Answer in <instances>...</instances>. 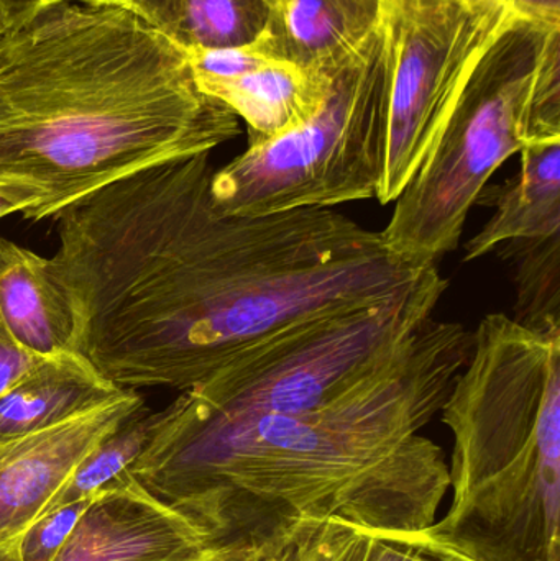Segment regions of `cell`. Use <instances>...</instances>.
I'll use <instances>...</instances> for the list:
<instances>
[{
    "label": "cell",
    "mask_w": 560,
    "mask_h": 561,
    "mask_svg": "<svg viewBox=\"0 0 560 561\" xmlns=\"http://www.w3.org/2000/svg\"><path fill=\"white\" fill-rule=\"evenodd\" d=\"M516 16L495 2L388 0L391 82L381 206L395 203L426 163L473 69Z\"/></svg>",
    "instance_id": "ba28073f"
},
{
    "label": "cell",
    "mask_w": 560,
    "mask_h": 561,
    "mask_svg": "<svg viewBox=\"0 0 560 561\" xmlns=\"http://www.w3.org/2000/svg\"><path fill=\"white\" fill-rule=\"evenodd\" d=\"M391 42L387 19L332 75L328 98L302 127L247 147L214 171L217 209L236 216L377 199L387 158Z\"/></svg>",
    "instance_id": "52a82bcc"
},
{
    "label": "cell",
    "mask_w": 560,
    "mask_h": 561,
    "mask_svg": "<svg viewBox=\"0 0 560 561\" xmlns=\"http://www.w3.org/2000/svg\"><path fill=\"white\" fill-rule=\"evenodd\" d=\"M464 2H495L528 19L560 23V0H464Z\"/></svg>",
    "instance_id": "cb8c5ba5"
},
{
    "label": "cell",
    "mask_w": 560,
    "mask_h": 561,
    "mask_svg": "<svg viewBox=\"0 0 560 561\" xmlns=\"http://www.w3.org/2000/svg\"><path fill=\"white\" fill-rule=\"evenodd\" d=\"M94 497L95 494L39 514L23 534L19 549L20 561L55 560Z\"/></svg>",
    "instance_id": "ffe728a7"
},
{
    "label": "cell",
    "mask_w": 560,
    "mask_h": 561,
    "mask_svg": "<svg viewBox=\"0 0 560 561\" xmlns=\"http://www.w3.org/2000/svg\"><path fill=\"white\" fill-rule=\"evenodd\" d=\"M334 72L321 75L272 61L239 78L197 88L245 121L247 147H252L276 140L315 117L328 98Z\"/></svg>",
    "instance_id": "9a60e30c"
},
{
    "label": "cell",
    "mask_w": 560,
    "mask_h": 561,
    "mask_svg": "<svg viewBox=\"0 0 560 561\" xmlns=\"http://www.w3.org/2000/svg\"><path fill=\"white\" fill-rule=\"evenodd\" d=\"M184 51L190 59L191 71L197 85L239 78L268 62L276 61L268 55L260 38L250 45L233 46V48L184 49Z\"/></svg>",
    "instance_id": "44dd1931"
},
{
    "label": "cell",
    "mask_w": 560,
    "mask_h": 561,
    "mask_svg": "<svg viewBox=\"0 0 560 561\" xmlns=\"http://www.w3.org/2000/svg\"><path fill=\"white\" fill-rule=\"evenodd\" d=\"M53 2L58 0H0V23L3 30L10 28Z\"/></svg>",
    "instance_id": "d4e9b609"
},
{
    "label": "cell",
    "mask_w": 560,
    "mask_h": 561,
    "mask_svg": "<svg viewBox=\"0 0 560 561\" xmlns=\"http://www.w3.org/2000/svg\"><path fill=\"white\" fill-rule=\"evenodd\" d=\"M144 409L134 389L56 427L0 442V561H20L23 534L79 461Z\"/></svg>",
    "instance_id": "9c48e42d"
},
{
    "label": "cell",
    "mask_w": 560,
    "mask_h": 561,
    "mask_svg": "<svg viewBox=\"0 0 560 561\" xmlns=\"http://www.w3.org/2000/svg\"><path fill=\"white\" fill-rule=\"evenodd\" d=\"M99 2L115 3V5L125 7L134 10L138 15L144 16L151 25H160L161 15H163L167 0H99Z\"/></svg>",
    "instance_id": "484cf974"
},
{
    "label": "cell",
    "mask_w": 560,
    "mask_h": 561,
    "mask_svg": "<svg viewBox=\"0 0 560 561\" xmlns=\"http://www.w3.org/2000/svg\"><path fill=\"white\" fill-rule=\"evenodd\" d=\"M306 561H480L431 533H384L325 520L302 533Z\"/></svg>",
    "instance_id": "2e32d148"
},
{
    "label": "cell",
    "mask_w": 560,
    "mask_h": 561,
    "mask_svg": "<svg viewBox=\"0 0 560 561\" xmlns=\"http://www.w3.org/2000/svg\"><path fill=\"white\" fill-rule=\"evenodd\" d=\"M15 213L22 214V206L16 201L10 199V197L0 193V219Z\"/></svg>",
    "instance_id": "4316f807"
},
{
    "label": "cell",
    "mask_w": 560,
    "mask_h": 561,
    "mask_svg": "<svg viewBox=\"0 0 560 561\" xmlns=\"http://www.w3.org/2000/svg\"><path fill=\"white\" fill-rule=\"evenodd\" d=\"M270 0H167L158 28L184 49L250 45L265 32Z\"/></svg>",
    "instance_id": "e0dca14e"
},
{
    "label": "cell",
    "mask_w": 560,
    "mask_h": 561,
    "mask_svg": "<svg viewBox=\"0 0 560 561\" xmlns=\"http://www.w3.org/2000/svg\"><path fill=\"white\" fill-rule=\"evenodd\" d=\"M2 33H3V26H2V23H0V36H2Z\"/></svg>",
    "instance_id": "83f0119b"
},
{
    "label": "cell",
    "mask_w": 560,
    "mask_h": 561,
    "mask_svg": "<svg viewBox=\"0 0 560 561\" xmlns=\"http://www.w3.org/2000/svg\"><path fill=\"white\" fill-rule=\"evenodd\" d=\"M0 320L35 355L76 352L75 309L48 259L5 239H0Z\"/></svg>",
    "instance_id": "5bb4252c"
},
{
    "label": "cell",
    "mask_w": 560,
    "mask_h": 561,
    "mask_svg": "<svg viewBox=\"0 0 560 561\" xmlns=\"http://www.w3.org/2000/svg\"><path fill=\"white\" fill-rule=\"evenodd\" d=\"M560 140V23L516 16L473 69L426 163L395 199L388 249L437 265L460 245L470 210L513 154Z\"/></svg>",
    "instance_id": "5b68a950"
},
{
    "label": "cell",
    "mask_w": 560,
    "mask_h": 561,
    "mask_svg": "<svg viewBox=\"0 0 560 561\" xmlns=\"http://www.w3.org/2000/svg\"><path fill=\"white\" fill-rule=\"evenodd\" d=\"M239 134L184 48L134 10L58 0L0 36V193L25 219Z\"/></svg>",
    "instance_id": "3957f363"
},
{
    "label": "cell",
    "mask_w": 560,
    "mask_h": 561,
    "mask_svg": "<svg viewBox=\"0 0 560 561\" xmlns=\"http://www.w3.org/2000/svg\"><path fill=\"white\" fill-rule=\"evenodd\" d=\"M301 552H302V549H301ZM302 559H305V556H302ZM306 561V560H305Z\"/></svg>",
    "instance_id": "f1b7e54d"
},
{
    "label": "cell",
    "mask_w": 560,
    "mask_h": 561,
    "mask_svg": "<svg viewBox=\"0 0 560 561\" xmlns=\"http://www.w3.org/2000/svg\"><path fill=\"white\" fill-rule=\"evenodd\" d=\"M512 270L516 322L532 329H560V233L513 240L495 247Z\"/></svg>",
    "instance_id": "ac0fdd59"
},
{
    "label": "cell",
    "mask_w": 560,
    "mask_h": 561,
    "mask_svg": "<svg viewBox=\"0 0 560 561\" xmlns=\"http://www.w3.org/2000/svg\"><path fill=\"white\" fill-rule=\"evenodd\" d=\"M196 561H305L301 543L226 540L210 546Z\"/></svg>",
    "instance_id": "7402d4cb"
},
{
    "label": "cell",
    "mask_w": 560,
    "mask_h": 561,
    "mask_svg": "<svg viewBox=\"0 0 560 561\" xmlns=\"http://www.w3.org/2000/svg\"><path fill=\"white\" fill-rule=\"evenodd\" d=\"M518 173L487 184L477 206L493 216L466 243L464 262H473L513 240L546 239L560 233V140L532 144L522 150Z\"/></svg>",
    "instance_id": "7c38bea8"
},
{
    "label": "cell",
    "mask_w": 560,
    "mask_h": 561,
    "mask_svg": "<svg viewBox=\"0 0 560 561\" xmlns=\"http://www.w3.org/2000/svg\"><path fill=\"white\" fill-rule=\"evenodd\" d=\"M214 543L127 471L95 494L53 561H196Z\"/></svg>",
    "instance_id": "30bf717a"
},
{
    "label": "cell",
    "mask_w": 560,
    "mask_h": 561,
    "mask_svg": "<svg viewBox=\"0 0 560 561\" xmlns=\"http://www.w3.org/2000/svg\"><path fill=\"white\" fill-rule=\"evenodd\" d=\"M46 356H38L20 345L0 320V398L19 385Z\"/></svg>",
    "instance_id": "603a6c76"
},
{
    "label": "cell",
    "mask_w": 560,
    "mask_h": 561,
    "mask_svg": "<svg viewBox=\"0 0 560 561\" xmlns=\"http://www.w3.org/2000/svg\"><path fill=\"white\" fill-rule=\"evenodd\" d=\"M157 414H144V409L132 415L121 427L102 438L69 474L62 486L53 494L42 513L65 506L72 501L94 496L107 484L127 473L137 458L144 454L157 431ZM39 513V514H42ZM38 514V516H39Z\"/></svg>",
    "instance_id": "d6986e66"
},
{
    "label": "cell",
    "mask_w": 560,
    "mask_h": 561,
    "mask_svg": "<svg viewBox=\"0 0 560 561\" xmlns=\"http://www.w3.org/2000/svg\"><path fill=\"white\" fill-rule=\"evenodd\" d=\"M439 414L454 496L431 533L480 561H560V329L483 317Z\"/></svg>",
    "instance_id": "277c9868"
},
{
    "label": "cell",
    "mask_w": 560,
    "mask_h": 561,
    "mask_svg": "<svg viewBox=\"0 0 560 561\" xmlns=\"http://www.w3.org/2000/svg\"><path fill=\"white\" fill-rule=\"evenodd\" d=\"M449 283L433 270L400 296L295 320L186 389L222 411L292 414L374 385L413 352Z\"/></svg>",
    "instance_id": "8992f818"
},
{
    "label": "cell",
    "mask_w": 560,
    "mask_h": 561,
    "mask_svg": "<svg viewBox=\"0 0 560 561\" xmlns=\"http://www.w3.org/2000/svg\"><path fill=\"white\" fill-rule=\"evenodd\" d=\"M124 391L81 353L46 356L0 398V442L56 427L114 401Z\"/></svg>",
    "instance_id": "4fadbf2b"
},
{
    "label": "cell",
    "mask_w": 560,
    "mask_h": 561,
    "mask_svg": "<svg viewBox=\"0 0 560 561\" xmlns=\"http://www.w3.org/2000/svg\"><path fill=\"white\" fill-rule=\"evenodd\" d=\"M210 153L148 168L55 217L76 352L121 389L186 391L275 330L408 293L437 265L334 209L236 216Z\"/></svg>",
    "instance_id": "6da1fadb"
},
{
    "label": "cell",
    "mask_w": 560,
    "mask_h": 561,
    "mask_svg": "<svg viewBox=\"0 0 560 561\" xmlns=\"http://www.w3.org/2000/svg\"><path fill=\"white\" fill-rule=\"evenodd\" d=\"M388 0H270L263 46L276 61L331 75L387 19Z\"/></svg>",
    "instance_id": "8fae6325"
},
{
    "label": "cell",
    "mask_w": 560,
    "mask_h": 561,
    "mask_svg": "<svg viewBox=\"0 0 560 561\" xmlns=\"http://www.w3.org/2000/svg\"><path fill=\"white\" fill-rule=\"evenodd\" d=\"M470 336L433 317L395 371L312 411H222L183 391L128 473L214 542L293 543L325 520L427 529L450 477L443 448L420 432L466 365Z\"/></svg>",
    "instance_id": "7a4b0ae2"
}]
</instances>
